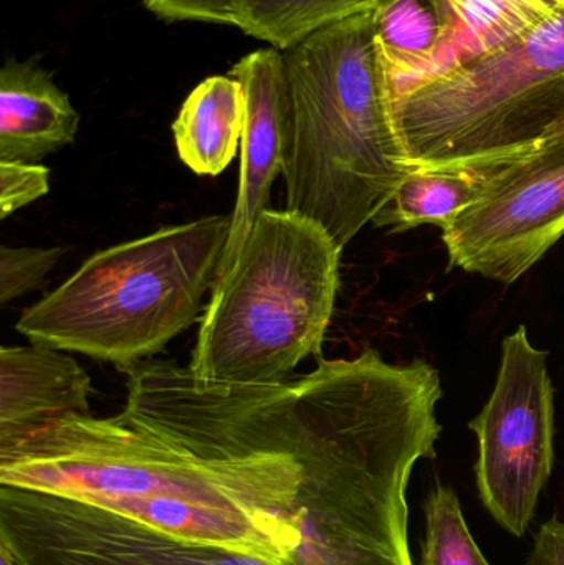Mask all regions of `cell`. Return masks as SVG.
I'll use <instances>...</instances> for the list:
<instances>
[{
  "instance_id": "6da1fadb",
  "label": "cell",
  "mask_w": 564,
  "mask_h": 565,
  "mask_svg": "<svg viewBox=\"0 0 564 565\" xmlns=\"http://www.w3.org/2000/svg\"><path fill=\"white\" fill-rule=\"evenodd\" d=\"M318 364L278 385L125 365L121 414L26 435L12 481L275 564L416 565L407 488L436 458L433 405L376 352Z\"/></svg>"
},
{
  "instance_id": "7a4b0ae2",
  "label": "cell",
  "mask_w": 564,
  "mask_h": 565,
  "mask_svg": "<svg viewBox=\"0 0 564 565\" xmlns=\"http://www.w3.org/2000/svg\"><path fill=\"white\" fill-rule=\"evenodd\" d=\"M377 9L324 26L284 52L291 93L281 172L287 211L320 224L341 250L416 171L394 119Z\"/></svg>"
},
{
  "instance_id": "3957f363",
  "label": "cell",
  "mask_w": 564,
  "mask_h": 565,
  "mask_svg": "<svg viewBox=\"0 0 564 565\" xmlns=\"http://www.w3.org/2000/svg\"><path fill=\"white\" fill-rule=\"evenodd\" d=\"M231 225L232 215H211L98 252L25 309L17 331L118 369L151 359L199 318Z\"/></svg>"
},
{
  "instance_id": "277c9868",
  "label": "cell",
  "mask_w": 564,
  "mask_h": 565,
  "mask_svg": "<svg viewBox=\"0 0 564 565\" xmlns=\"http://www.w3.org/2000/svg\"><path fill=\"white\" fill-rule=\"evenodd\" d=\"M341 248L317 222L267 209L215 281L191 374L225 385H278L320 355L340 286Z\"/></svg>"
},
{
  "instance_id": "5b68a950",
  "label": "cell",
  "mask_w": 564,
  "mask_h": 565,
  "mask_svg": "<svg viewBox=\"0 0 564 565\" xmlns=\"http://www.w3.org/2000/svg\"><path fill=\"white\" fill-rule=\"evenodd\" d=\"M393 109L416 169L492 171L532 151L564 118V13L414 86Z\"/></svg>"
},
{
  "instance_id": "8992f818",
  "label": "cell",
  "mask_w": 564,
  "mask_h": 565,
  "mask_svg": "<svg viewBox=\"0 0 564 565\" xmlns=\"http://www.w3.org/2000/svg\"><path fill=\"white\" fill-rule=\"evenodd\" d=\"M479 440L477 490L500 527L525 536L555 465V397L549 352L530 342L526 326L502 342L496 387L469 424Z\"/></svg>"
},
{
  "instance_id": "52a82bcc",
  "label": "cell",
  "mask_w": 564,
  "mask_h": 565,
  "mask_svg": "<svg viewBox=\"0 0 564 565\" xmlns=\"http://www.w3.org/2000/svg\"><path fill=\"white\" fill-rule=\"evenodd\" d=\"M443 231L450 267L512 285L564 235V135L492 169Z\"/></svg>"
},
{
  "instance_id": "ba28073f",
  "label": "cell",
  "mask_w": 564,
  "mask_h": 565,
  "mask_svg": "<svg viewBox=\"0 0 564 565\" xmlns=\"http://www.w3.org/2000/svg\"><path fill=\"white\" fill-rule=\"evenodd\" d=\"M0 537L26 565H281L189 543L86 501L0 484Z\"/></svg>"
},
{
  "instance_id": "9c48e42d",
  "label": "cell",
  "mask_w": 564,
  "mask_h": 565,
  "mask_svg": "<svg viewBox=\"0 0 564 565\" xmlns=\"http://www.w3.org/2000/svg\"><path fill=\"white\" fill-rule=\"evenodd\" d=\"M242 83L245 125L241 145L237 201L217 280L234 265L258 215L270 204L272 184L284 172L291 132V93L284 52L262 49L235 63Z\"/></svg>"
},
{
  "instance_id": "30bf717a",
  "label": "cell",
  "mask_w": 564,
  "mask_h": 565,
  "mask_svg": "<svg viewBox=\"0 0 564 565\" xmlns=\"http://www.w3.org/2000/svg\"><path fill=\"white\" fill-rule=\"evenodd\" d=\"M92 392L85 369L58 349H0V445L58 418L89 415Z\"/></svg>"
},
{
  "instance_id": "8fae6325",
  "label": "cell",
  "mask_w": 564,
  "mask_h": 565,
  "mask_svg": "<svg viewBox=\"0 0 564 565\" xmlns=\"http://www.w3.org/2000/svg\"><path fill=\"white\" fill-rule=\"evenodd\" d=\"M426 3L436 17V45L401 95L513 45L564 13V0H426Z\"/></svg>"
},
{
  "instance_id": "7c38bea8",
  "label": "cell",
  "mask_w": 564,
  "mask_h": 565,
  "mask_svg": "<svg viewBox=\"0 0 564 565\" xmlns=\"http://www.w3.org/2000/svg\"><path fill=\"white\" fill-rule=\"evenodd\" d=\"M79 115L43 66L7 60L0 70V161L40 164L75 141Z\"/></svg>"
},
{
  "instance_id": "4fadbf2b",
  "label": "cell",
  "mask_w": 564,
  "mask_h": 565,
  "mask_svg": "<svg viewBox=\"0 0 564 565\" xmlns=\"http://www.w3.org/2000/svg\"><path fill=\"white\" fill-rule=\"evenodd\" d=\"M245 95L232 75L209 76L182 103L172 122L179 158L199 175H219L242 145Z\"/></svg>"
},
{
  "instance_id": "5bb4252c",
  "label": "cell",
  "mask_w": 564,
  "mask_h": 565,
  "mask_svg": "<svg viewBox=\"0 0 564 565\" xmlns=\"http://www.w3.org/2000/svg\"><path fill=\"white\" fill-rule=\"evenodd\" d=\"M489 172L416 169L401 182L371 224L390 228L393 234L424 224L446 227L479 199Z\"/></svg>"
},
{
  "instance_id": "9a60e30c",
  "label": "cell",
  "mask_w": 564,
  "mask_h": 565,
  "mask_svg": "<svg viewBox=\"0 0 564 565\" xmlns=\"http://www.w3.org/2000/svg\"><path fill=\"white\" fill-rule=\"evenodd\" d=\"M391 0H235L228 25L287 52L311 33Z\"/></svg>"
},
{
  "instance_id": "2e32d148",
  "label": "cell",
  "mask_w": 564,
  "mask_h": 565,
  "mask_svg": "<svg viewBox=\"0 0 564 565\" xmlns=\"http://www.w3.org/2000/svg\"><path fill=\"white\" fill-rule=\"evenodd\" d=\"M424 511L426 537L419 565H490L467 526L453 488L444 484L434 488Z\"/></svg>"
},
{
  "instance_id": "e0dca14e",
  "label": "cell",
  "mask_w": 564,
  "mask_h": 565,
  "mask_svg": "<svg viewBox=\"0 0 564 565\" xmlns=\"http://www.w3.org/2000/svg\"><path fill=\"white\" fill-rule=\"evenodd\" d=\"M65 248L0 247V305L43 288L46 275L58 264Z\"/></svg>"
},
{
  "instance_id": "ac0fdd59",
  "label": "cell",
  "mask_w": 564,
  "mask_h": 565,
  "mask_svg": "<svg viewBox=\"0 0 564 565\" xmlns=\"http://www.w3.org/2000/svg\"><path fill=\"white\" fill-rule=\"evenodd\" d=\"M49 181L45 166L0 161V221L49 194Z\"/></svg>"
},
{
  "instance_id": "d6986e66",
  "label": "cell",
  "mask_w": 564,
  "mask_h": 565,
  "mask_svg": "<svg viewBox=\"0 0 564 565\" xmlns=\"http://www.w3.org/2000/svg\"><path fill=\"white\" fill-rule=\"evenodd\" d=\"M235 0H145L149 12L172 22H207L228 25Z\"/></svg>"
},
{
  "instance_id": "ffe728a7",
  "label": "cell",
  "mask_w": 564,
  "mask_h": 565,
  "mask_svg": "<svg viewBox=\"0 0 564 565\" xmlns=\"http://www.w3.org/2000/svg\"><path fill=\"white\" fill-rule=\"evenodd\" d=\"M529 565H564V521L558 516L540 526Z\"/></svg>"
},
{
  "instance_id": "44dd1931",
  "label": "cell",
  "mask_w": 564,
  "mask_h": 565,
  "mask_svg": "<svg viewBox=\"0 0 564 565\" xmlns=\"http://www.w3.org/2000/svg\"><path fill=\"white\" fill-rule=\"evenodd\" d=\"M0 565H26L3 537H0Z\"/></svg>"
},
{
  "instance_id": "7402d4cb",
  "label": "cell",
  "mask_w": 564,
  "mask_h": 565,
  "mask_svg": "<svg viewBox=\"0 0 564 565\" xmlns=\"http://www.w3.org/2000/svg\"><path fill=\"white\" fill-rule=\"evenodd\" d=\"M564 135V118L562 121L558 122V125L555 126V129H553L552 132H550L549 136H546V139L549 138H555V136H563Z\"/></svg>"
}]
</instances>
